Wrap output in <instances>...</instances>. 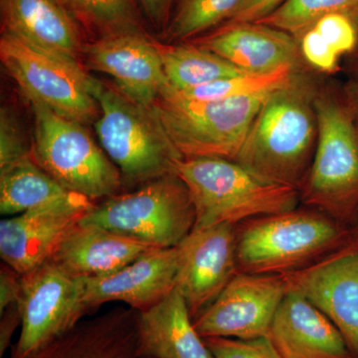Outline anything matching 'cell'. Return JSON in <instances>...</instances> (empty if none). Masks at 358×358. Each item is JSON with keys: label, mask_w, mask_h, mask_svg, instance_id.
<instances>
[{"label": "cell", "mask_w": 358, "mask_h": 358, "mask_svg": "<svg viewBox=\"0 0 358 358\" xmlns=\"http://www.w3.org/2000/svg\"><path fill=\"white\" fill-rule=\"evenodd\" d=\"M214 358H281L268 336L255 339L206 338Z\"/></svg>", "instance_id": "obj_31"}, {"label": "cell", "mask_w": 358, "mask_h": 358, "mask_svg": "<svg viewBox=\"0 0 358 358\" xmlns=\"http://www.w3.org/2000/svg\"><path fill=\"white\" fill-rule=\"evenodd\" d=\"M285 1L286 0H243L236 13L225 24L259 22L274 13Z\"/></svg>", "instance_id": "obj_33"}, {"label": "cell", "mask_w": 358, "mask_h": 358, "mask_svg": "<svg viewBox=\"0 0 358 358\" xmlns=\"http://www.w3.org/2000/svg\"><path fill=\"white\" fill-rule=\"evenodd\" d=\"M189 42L217 54L249 74L300 70V44L293 35L261 22L224 24Z\"/></svg>", "instance_id": "obj_16"}, {"label": "cell", "mask_w": 358, "mask_h": 358, "mask_svg": "<svg viewBox=\"0 0 358 358\" xmlns=\"http://www.w3.org/2000/svg\"><path fill=\"white\" fill-rule=\"evenodd\" d=\"M22 324L10 358H24L76 327L89 312L84 279L51 261L22 275Z\"/></svg>", "instance_id": "obj_10"}, {"label": "cell", "mask_w": 358, "mask_h": 358, "mask_svg": "<svg viewBox=\"0 0 358 358\" xmlns=\"http://www.w3.org/2000/svg\"><path fill=\"white\" fill-rule=\"evenodd\" d=\"M92 40L147 33L134 0H57Z\"/></svg>", "instance_id": "obj_25"}, {"label": "cell", "mask_w": 358, "mask_h": 358, "mask_svg": "<svg viewBox=\"0 0 358 358\" xmlns=\"http://www.w3.org/2000/svg\"><path fill=\"white\" fill-rule=\"evenodd\" d=\"M282 275L289 289L329 317L352 358H358V237L312 265Z\"/></svg>", "instance_id": "obj_12"}, {"label": "cell", "mask_w": 358, "mask_h": 358, "mask_svg": "<svg viewBox=\"0 0 358 358\" xmlns=\"http://www.w3.org/2000/svg\"><path fill=\"white\" fill-rule=\"evenodd\" d=\"M83 63L109 75L136 102L154 106L167 82L157 40L148 33H128L85 44Z\"/></svg>", "instance_id": "obj_15"}, {"label": "cell", "mask_w": 358, "mask_h": 358, "mask_svg": "<svg viewBox=\"0 0 358 358\" xmlns=\"http://www.w3.org/2000/svg\"><path fill=\"white\" fill-rule=\"evenodd\" d=\"M287 291L282 275L237 273L216 300L193 319L195 329L203 338L268 336Z\"/></svg>", "instance_id": "obj_11"}, {"label": "cell", "mask_w": 358, "mask_h": 358, "mask_svg": "<svg viewBox=\"0 0 358 358\" xmlns=\"http://www.w3.org/2000/svg\"><path fill=\"white\" fill-rule=\"evenodd\" d=\"M338 13L358 20V0H286L259 22L288 32L298 39L322 16Z\"/></svg>", "instance_id": "obj_28"}, {"label": "cell", "mask_w": 358, "mask_h": 358, "mask_svg": "<svg viewBox=\"0 0 358 358\" xmlns=\"http://www.w3.org/2000/svg\"><path fill=\"white\" fill-rule=\"evenodd\" d=\"M343 99L358 122V73L353 74L343 88Z\"/></svg>", "instance_id": "obj_37"}, {"label": "cell", "mask_w": 358, "mask_h": 358, "mask_svg": "<svg viewBox=\"0 0 358 358\" xmlns=\"http://www.w3.org/2000/svg\"><path fill=\"white\" fill-rule=\"evenodd\" d=\"M0 357L11 345V339L18 327L22 324V313L20 303L7 307L3 312L0 313Z\"/></svg>", "instance_id": "obj_35"}, {"label": "cell", "mask_w": 358, "mask_h": 358, "mask_svg": "<svg viewBox=\"0 0 358 358\" xmlns=\"http://www.w3.org/2000/svg\"><path fill=\"white\" fill-rule=\"evenodd\" d=\"M270 93L193 102L176 95L167 84L155 106L167 134L183 159L234 160Z\"/></svg>", "instance_id": "obj_8"}, {"label": "cell", "mask_w": 358, "mask_h": 358, "mask_svg": "<svg viewBox=\"0 0 358 358\" xmlns=\"http://www.w3.org/2000/svg\"><path fill=\"white\" fill-rule=\"evenodd\" d=\"M300 50L301 57L315 69L326 73L338 69L341 56L313 26L301 35Z\"/></svg>", "instance_id": "obj_32"}, {"label": "cell", "mask_w": 358, "mask_h": 358, "mask_svg": "<svg viewBox=\"0 0 358 358\" xmlns=\"http://www.w3.org/2000/svg\"><path fill=\"white\" fill-rule=\"evenodd\" d=\"M243 0H176L164 30L169 43L188 41L231 20Z\"/></svg>", "instance_id": "obj_26"}, {"label": "cell", "mask_w": 358, "mask_h": 358, "mask_svg": "<svg viewBox=\"0 0 358 358\" xmlns=\"http://www.w3.org/2000/svg\"><path fill=\"white\" fill-rule=\"evenodd\" d=\"M24 358H141L136 310L115 308L82 320Z\"/></svg>", "instance_id": "obj_21"}, {"label": "cell", "mask_w": 358, "mask_h": 358, "mask_svg": "<svg viewBox=\"0 0 358 358\" xmlns=\"http://www.w3.org/2000/svg\"><path fill=\"white\" fill-rule=\"evenodd\" d=\"M136 327L141 358H214L176 288L152 307L136 312Z\"/></svg>", "instance_id": "obj_22"}, {"label": "cell", "mask_w": 358, "mask_h": 358, "mask_svg": "<svg viewBox=\"0 0 358 358\" xmlns=\"http://www.w3.org/2000/svg\"><path fill=\"white\" fill-rule=\"evenodd\" d=\"M238 273L286 275L348 243L352 230L315 209L270 214L235 226Z\"/></svg>", "instance_id": "obj_2"}, {"label": "cell", "mask_w": 358, "mask_h": 358, "mask_svg": "<svg viewBox=\"0 0 358 358\" xmlns=\"http://www.w3.org/2000/svg\"><path fill=\"white\" fill-rule=\"evenodd\" d=\"M352 232L355 237H358V217L357 222H355V226H353Z\"/></svg>", "instance_id": "obj_38"}, {"label": "cell", "mask_w": 358, "mask_h": 358, "mask_svg": "<svg viewBox=\"0 0 358 358\" xmlns=\"http://www.w3.org/2000/svg\"><path fill=\"white\" fill-rule=\"evenodd\" d=\"M353 54H357V64L355 65V73H353V74H357V73H358V46H357V50H355V53H353ZM353 54H352V55H353Z\"/></svg>", "instance_id": "obj_39"}, {"label": "cell", "mask_w": 358, "mask_h": 358, "mask_svg": "<svg viewBox=\"0 0 358 358\" xmlns=\"http://www.w3.org/2000/svg\"><path fill=\"white\" fill-rule=\"evenodd\" d=\"M100 115L95 129L101 147L129 185L176 174L182 155L167 134L157 106L134 101L117 87L92 78Z\"/></svg>", "instance_id": "obj_3"}, {"label": "cell", "mask_w": 358, "mask_h": 358, "mask_svg": "<svg viewBox=\"0 0 358 358\" xmlns=\"http://www.w3.org/2000/svg\"><path fill=\"white\" fill-rule=\"evenodd\" d=\"M93 200L73 193L57 203L10 216L0 222V257L20 275L50 259L63 237L95 207Z\"/></svg>", "instance_id": "obj_13"}, {"label": "cell", "mask_w": 358, "mask_h": 358, "mask_svg": "<svg viewBox=\"0 0 358 358\" xmlns=\"http://www.w3.org/2000/svg\"><path fill=\"white\" fill-rule=\"evenodd\" d=\"M178 248H155L114 274L84 280L89 310L122 301L136 312L147 310L176 288Z\"/></svg>", "instance_id": "obj_17"}, {"label": "cell", "mask_w": 358, "mask_h": 358, "mask_svg": "<svg viewBox=\"0 0 358 358\" xmlns=\"http://www.w3.org/2000/svg\"><path fill=\"white\" fill-rule=\"evenodd\" d=\"M176 174L185 182L193 206V230L220 224L238 225L260 216L298 208L300 190L264 182L234 160L183 159Z\"/></svg>", "instance_id": "obj_4"}, {"label": "cell", "mask_w": 358, "mask_h": 358, "mask_svg": "<svg viewBox=\"0 0 358 358\" xmlns=\"http://www.w3.org/2000/svg\"><path fill=\"white\" fill-rule=\"evenodd\" d=\"M2 33L83 66L84 32L57 0H0Z\"/></svg>", "instance_id": "obj_18"}, {"label": "cell", "mask_w": 358, "mask_h": 358, "mask_svg": "<svg viewBox=\"0 0 358 358\" xmlns=\"http://www.w3.org/2000/svg\"><path fill=\"white\" fill-rule=\"evenodd\" d=\"M315 96L299 73L271 92L234 162L264 182L300 190L317 145Z\"/></svg>", "instance_id": "obj_1"}, {"label": "cell", "mask_w": 358, "mask_h": 358, "mask_svg": "<svg viewBox=\"0 0 358 358\" xmlns=\"http://www.w3.org/2000/svg\"><path fill=\"white\" fill-rule=\"evenodd\" d=\"M195 220L187 187L178 174H169L103 200L81 221L166 249L178 246L192 233Z\"/></svg>", "instance_id": "obj_7"}, {"label": "cell", "mask_w": 358, "mask_h": 358, "mask_svg": "<svg viewBox=\"0 0 358 358\" xmlns=\"http://www.w3.org/2000/svg\"><path fill=\"white\" fill-rule=\"evenodd\" d=\"M145 15L155 28L166 29L173 13L174 0H140Z\"/></svg>", "instance_id": "obj_36"}, {"label": "cell", "mask_w": 358, "mask_h": 358, "mask_svg": "<svg viewBox=\"0 0 358 358\" xmlns=\"http://www.w3.org/2000/svg\"><path fill=\"white\" fill-rule=\"evenodd\" d=\"M317 140L301 201L352 230L358 217V122L345 99L315 96Z\"/></svg>", "instance_id": "obj_5"}, {"label": "cell", "mask_w": 358, "mask_h": 358, "mask_svg": "<svg viewBox=\"0 0 358 358\" xmlns=\"http://www.w3.org/2000/svg\"><path fill=\"white\" fill-rule=\"evenodd\" d=\"M300 70H282L273 74H243L223 78L217 81L189 90H176L169 84L173 93L193 102H214L237 96L260 95L285 86Z\"/></svg>", "instance_id": "obj_27"}, {"label": "cell", "mask_w": 358, "mask_h": 358, "mask_svg": "<svg viewBox=\"0 0 358 358\" xmlns=\"http://www.w3.org/2000/svg\"><path fill=\"white\" fill-rule=\"evenodd\" d=\"M0 59L26 100L38 103L82 124L95 122L100 115L92 93V78L82 65L33 48L2 33Z\"/></svg>", "instance_id": "obj_9"}, {"label": "cell", "mask_w": 358, "mask_h": 358, "mask_svg": "<svg viewBox=\"0 0 358 358\" xmlns=\"http://www.w3.org/2000/svg\"><path fill=\"white\" fill-rule=\"evenodd\" d=\"M33 157L17 115L11 108L0 110V171Z\"/></svg>", "instance_id": "obj_29"}, {"label": "cell", "mask_w": 358, "mask_h": 358, "mask_svg": "<svg viewBox=\"0 0 358 358\" xmlns=\"http://www.w3.org/2000/svg\"><path fill=\"white\" fill-rule=\"evenodd\" d=\"M341 57L352 55L358 46V20L345 13L322 16L313 25Z\"/></svg>", "instance_id": "obj_30"}, {"label": "cell", "mask_w": 358, "mask_h": 358, "mask_svg": "<svg viewBox=\"0 0 358 358\" xmlns=\"http://www.w3.org/2000/svg\"><path fill=\"white\" fill-rule=\"evenodd\" d=\"M268 338L281 358H352L329 317L305 296L289 288Z\"/></svg>", "instance_id": "obj_19"}, {"label": "cell", "mask_w": 358, "mask_h": 358, "mask_svg": "<svg viewBox=\"0 0 358 358\" xmlns=\"http://www.w3.org/2000/svg\"><path fill=\"white\" fill-rule=\"evenodd\" d=\"M167 82L176 90H189L223 78L243 74L213 52L189 42L185 44L157 41Z\"/></svg>", "instance_id": "obj_24"}, {"label": "cell", "mask_w": 358, "mask_h": 358, "mask_svg": "<svg viewBox=\"0 0 358 358\" xmlns=\"http://www.w3.org/2000/svg\"><path fill=\"white\" fill-rule=\"evenodd\" d=\"M73 193L39 166L34 157L0 171V213L14 216L67 199Z\"/></svg>", "instance_id": "obj_23"}, {"label": "cell", "mask_w": 358, "mask_h": 358, "mask_svg": "<svg viewBox=\"0 0 358 358\" xmlns=\"http://www.w3.org/2000/svg\"><path fill=\"white\" fill-rule=\"evenodd\" d=\"M34 119L35 162L69 192L93 200L119 194L121 171L84 124L63 117L38 103H29Z\"/></svg>", "instance_id": "obj_6"}, {"label": "cell", "mask_w": 358, "mask_h": 358, "mask_svg": "<svg viewBox=\"0 0 358 358\" xmlns=\"http://www.w3.org/2000/svg\"><path fill=\"white\" fill-rule=\"evenodd\" d=\"M155 247L80 221L63 237L50 259L72 277L99 279L114 274Z\"/></svg>", "instance_id": "obj_20"}, {"label": "cell", "mask_w": 358, "mask_h": 358, "mask_svg": "<svg viewBox=\"0 0 358 358\" xmlns=\"http://www.w3.org/2000/svg\"><path fill=\"white\" fill-rule=\"evenodd\" d=\"M178 248L176 288L192 319L216 300L238 273L235 225L192 230Z\"/></svg>", "instance_id": "obj_14"}, {"label": "cell", "mask_w": 358, "mask_h": 358, "mask_svg": "<svg viewBox=\"0 0 358 358\" xmlns=\"http://www.w3.org/2000/svg\"><path fill=\"white\" fill-rule=\"evenodd\" d=\"M22 294V275L2 262L0 267V313L20 303Z\"/></svg>", "instance_id": "obj_34"}]
</instances>
